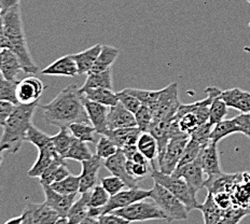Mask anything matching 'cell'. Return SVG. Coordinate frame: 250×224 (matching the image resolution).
Returning <instances> with one entry per match:
<instances>
[{
	"label": "cell",
	"mask_w": 250,
	"mask_h": 224,
	"mask_svg": "<svg viewBox=\"0 0 250 224\" xmlns=\"http://www.w3.org/2000/svg\"><path fill=\"white\" fill-rule=\"evenodd\" d=\"M46 123L56 127H68L74 123H88L80 87L70 84L61 91L53 101L40 106Z\"/></svg>",
	"instance_id": "obj_1"
},
{
	"label": "cell",
	"mask_w": 250,
	"mask_h": 224,
	"mask_svg": "<svg viewBox=\"0 0 250 224\" xmlns=\"http://www.w3.org/2000/svg\"><path fill=\"white\" fill-rule=\"evenodd\" d=\"M3 23V33L6 36L8 49L12 50L19 56L23 71L28 75H36L39 70L35 64L26 40L24 24L21 13V7L15 6L1 14Z\"/></svg>",
	"instance_id": "obj_2"
},
{
	"label": "cell",
	"mask_w": 250,
	"mask_h": 224,
	"mask_svg": "<svg viewBox=\"0 0 250 224\" xmlns=\"http://www.w3.org/2000/svg\"><path fill=\"white\" fill-rule=\"evenodd\" d=\"M39 106V102L29 105L15 106L14 110L7 119L2 126L3 133L0 138V151L10 152L12 154L18 153L25 142L26 134L29 127L33 125V118L36 109Z\"/></svg>",
	"instance_id": "obj_3"
},
{
	"label": "cell",
	"mask_w": 250,
	"mask_h": 224,
	"mask_svg": "<svg viewBox=\"0 0 250 224\" xmlns=\"http://www.w3.org/2000/svg\"><path fill=\"white\" fill-rule=\"evenodd\" d=\"M151 178L154 182H158L159 184L166 187L177 199L180 200L189 212L199 209L200 203L196 200V194L192 192L190 186L182 178H177L173 175H166L156 168L151 169Z\"/></svg>",
	"instance_id": "obj_4"
},
{
	"label": "cell",
	"mask_w": 250,
	"mask_h": 224,
	"mask_svg": "<svg viewBox=\"0 0 250 224\" xmlns=\"http://www.w3.org/2000/svg\"><path fill=\"white\" fill-rule=\"evenodd\" d=\"M150 199L165 213L168 222L184 221L189 218V211L182 202L158 182L153 183Z\"/></svg>",
	"instance_id": "obj_5"
},
{
	"label": "cell",
	"mask_w": 250,
	"mask_h": 224,
	"mask_svg": "<svg viewBox=\"0 0 250 224\" xmlns=\"http://www.w3.org/2000/svg\"><path fill=\"white\" fill-rule=\"evenodd\" d=\"M114 215H118L129 222H142L149 220H166L165 213L160 209L154 202H149L146 200L134 203L127 207L120 208L112 211Z\"/></svg>",
	"instance_id": "obj_6"
},
{
	"label": "cell",
	"mask_w": 250,
	"mask_h": 224,
	"mask_svg": "<svg viewBox=\"0 0 250 224\" xmlns=\"http://www.w3.org/2000/svg\"><path fill=\"white\" fill-rule=\"evenodd\" d=\"M181 102L178 98V83H170L169 85L162 88L158 102L151 107L153 113L154 122L169 121L174 119L178 111Z\"/></svg>",
	"instance_id": "obj_7"
},
{
	"label": "cell",
	"mask_w": 250,
	"mask_h": 224,
	"mask_svg": "<svg viewBox=\"0 0 250 224\" xmlns=\"http://www.w3.org/2000/svg\"><path fill=\"white\" fill-rule=\"evenodd\" d=\"M190 136L188 134L181 135L171 138L169 143L166 145L163 155L158 160L159 170L166 175H171L177 168L181 159V155L184 153L186 145L189 142Z\"/></svg>",
	"instance_id": "obj_8"
},
{
	"label": "cell",
	"mask_w": 250,
	"mask_h": 224,
	"mask_svg": "<svg viewBox=\"0 0 250 224\" xmlns=\"http://www.w3.org/2000/svg\"><path fill=\"white\" fill-rule=\"evenodd\" d=\"M151 196V189L145 190L140 187H128L127 190H122L118 194L110 197V200L107 203L106 206L101 208V213H108L112 212L120 208L127 207L134 203L143 201L146 199H150Z\"/></svg>",
	"instance_id": "obj_9"
},
{
	"label": "cell",
	"mask_w": 250,
	"mask_h": 224,
	"mask_svg": "<svg viewBox=\"0 0 250 224\" xmlns=\"http://www.w3.org/2000/svg\"><path fill=\"white\" fill-rule=\"evenodd\" d=\"M44 91L42 81L36 76H29L24 78L18 83L17 98L21 105H29L36 102H39V98Z\"/></svg>",
	"instance_id": "obj_10"
},
{
	"label": "cell",
	"mask_w": 250,
	"mask_h": 224,
	"mask_svg": "<svg viewBox=\"0 0 250 224\" xmlns=\"http://www.w3.org/2000/svg\"><path fill=\"white\" fill-rule=\"evenodd\" d=\"M171 175L174 177H177V178L184 179L188 183V185L190 186L192 192L195 194H197V192L204 187V183L206 180L204 179L205 173L197 160H195L194 162L176 168V170Z\"/></svg>",
	"instance_id": "obj_11"
},
{
	"label": "cell",
	"mask_w": 250,
	"mask_h": 224,
	"mask_svg": "<svg viewBox=\"0 0 250 224\" xmlns=\"http://www.w3.org/2000/svg\"><path fill=\"white\" fill-rule=\"evenodd\" d=\"M196 160L199 161L203 170L207 176V179H212L223 174L220 167V160H219V153L217 143H209L201 150V152Z\"/></svg>",
	"instance_id": "obj_12"
},
{
	"label": "cell",
	"mask_w": 250,
	"mask_h": 224,
	"mask_svg": "<svg viewBox=\"0 0 250 224\" xmlns=\"http://www.w3.org/2000/svg\"><path fill=\"white\" fill-rule=\"evenodd\" d=\"M104 161L100 156L94 154L91 159L82 162V169L80 176V190L79 193H85L91 191L97 183L98 171L104 166Z\"/></svg>",
	"instance_id": "obj_13"
},
{
	"label": "cell",
	"mask_w": 250,
	"mask_h": 224,
	"mask_svg": "<svg viewBox=\"0 0 250 224\" xmlns=\"http://www.w3.org/2000/svg\"><path fill=\"white\" fill-rule=\"evenodd\" d=\"M42 189L45 195V204L53 208L61 218H66L67 213L76 201L77 194H61L48 184H43Z\"/></svg>",
	"instance_id": "obj_14"
},
{
	"label": "cell",
	"mask_w": 250,
	"mask_h": 224,
	"mask_svg": "<svg viewBox=\"0 0 250 224\" xmlns=\"http://www.w3.org/2000/svg\"><path fill=\"white\" fill-rule=\"evenodd\" d=\"M126 156L124 155L121 149H119L116 154H113L109 159L105 160L104 167L110 171L113 176L121 178L124 181V183L126 184V187H136L138 186V181H136L128 175L126 170Z\"/></svg>",
	"instance_id": "obj_15"
},
{
	"label": "cell",
	"mask_w": 250,
	"mask_h": 224,
	"mask_svg": "<svg viewBox=\"0 0 250 224\" xmlns=\"http://www.w3.org/2000/svg\"><path fill=\"white\" fill-rule=\"evenodd\" d=\"M83 103L91 124L96 129V133L105 135L108 131L107 118L109 113V107L104 106L102 103L92 102L83 96Z\"/></svg>",
	"instance_id": "obj_16"
},
{
	"label": "cell",
	"mask_w": 250,
	"mask_h": 224,
	"mask_svg": "<svg viewBox=\"0 0 250 224\" xmlns=\"http://www.w3.org/2000/svg\"><path fill=\"white\" fill-rule=\"evenodd\" d=\"M217 96L225 102L229 108H233L241 113L250 112V92L239 88H231L227 91H217Z\"/></svg>",
	"instance_id": "obj_17"
},
{
	"label": "cell",
	"mask_w": 250,
	"mask_h": 224,
	"mask_svg": "<svg viewBox=\"0 0 250 224\" xmlns=\"http://www.w3.org/2000/svg\"><path fill=\"white\" fill-rule=\"evenodd\" d=\"M107 126L108 129L137 126L136 120H135V114L131 111H128L127 109L119 102L118 105L109 108Z\"/></svg>",
	"instance_id": "obj_18"
},
{
	"label": "cell",
	"mask_w": 250,
	"mask_h": 224,
	"mask_svg": "<svg viewBox=\"0 0 250 224\" xmlns=\"http://www.w3.org/2000/svg\"><path fill=\"white\" fill-rule=\"evenodd\" d=\"M41 75L55 77H76L79 75L78 66L72 55H65L54 61L52 64L40 71Z\"/></svg>",
	"instance_id": "obj_19"
},
{
	"label": "cell",
	"mask_w": 250,
	"mask_h": 224,
	"mask_svg": "<svg viewBox=\"0 0 250 224\" xmlns=\"http://www.w3.org/2000/svg\"><path fill=\"white\" fill-rule=\"evenodd\" d=\"M24 210L28 213L33 224H55L61 218L53 208L43 204H27Z\"/></svg>",
	"instance_id": "obj_20"
},
{
	"label": "cell",
	"mask_w": 250,
	"mask_h": 224,
	"mask_svg": "<svg viewBox=\"0 0 250 224\" xmlns=\"http://www.w3.org/2000/svg\"><path fill=\"white\" fill-rule=\"evenodd\" d=\"M57 159L62 158L56 152L53 144L51 143V144L48 145V147L39 150L38 159L34 163V165L31 166V168L28 170L27 175L29 177H33V178H40L41 175L44 173V170Z\"/></svg>",
	"instance_id": "obj_21"
},
{
	"label": "cell",
	"mask_w": 250,
	"mask_h": 224,
	"mask_svg": "<svg viewBox=\"0 0 250 224\" xmlns=\"http://www.w3.org/2000/svg\"><path fill=\"white\" fill-rule=\"evenodd\" d=\"M21 71H23L22 64L19 56L12 50L4 48L1 50V70L0 74L4 79L17 81V77Z\"/></svg>",
	"instance_id": "obj_22"
},
{
	"label": "cell",
	"mask_w": 250,
	"mask_h": 224,
	"mask_svg": "<svg viewBox=\"0 0 250 224\" xmlns=\"http://www.w3.org/2000/svg\"><path fill=\"white\" fill-rule=\"evenodd\" d=\"M140 134H142V132L139 131V128L135 126L118 129H108L105 135L116 143L119 149H122L129 144H137V140Z\"/></svg>",
	"instance_id": "obj_23"
},
{
	"label": "cell",
	"mask_w": 250,
	"mask_h": 224,
	"mask_svg": "<svg viewBox=\"0 0 250 224\" xmlns=\"http://www.w3.org/2000/svg\"><path fill=\"white\" fill-rule=\"evenodd\" d=\"M101 50H102V44H96L84 51L79 52V53L71 54L78 66L79 75H87L88 72L92 70Z\"/></svg>",
	"instance_id": "obj_24"
},
{
	"label": "cell",
	"mask_w": 250,
	"mask_h": 224,
	"mask_svg": "<svg viewBox=\"0 0 250 224\" xmlns=\"http://www.w3.org/2000/svg\"><path fill=\"white\" fill-rule=\"evenodd\" d=\"M82 95L87 100L102 103L104 106L113 107L119 103V98L117 93H114L113 90H108V88H80Z\"/></svg>",
	"instance_id": "obj_25"
},
{
	"label": "cell",
	"mask_w": 250,
	"mask_h": 224,
	"mask_svg": "<svg viewBox=\"0 0 250 224\" xmlns=\"http://www.w3.org/2000/svg\"><path fill=\"white\" fill-rule=\"evenodd\" d=\"M69 175H70L69 169L67 167L65 160L57 159L44 170V173L41 175L40 183L41 185L43 184L51 185L53 182L65 179L66 177H68Z\"/></svg>",
	"instance_id": "obj_26"
},
{
	"label": "cell",
	"mask_w": 250,
	"mask_h": 224,
	"mask_svg": "<svg viewBox=\"0 0 250 224\" xmlns=\"http://www.w3.org/2000/svg\"><path fill=\"white\" fill-rule=\"evenodd\" d=\"M137 148L140 153H143L146 158L148 159L149 162L152 166V169H155L154 161L158 160L159 156V148L158 143L154 136L149 132H145L140 134V136L137 140Z\"/></svg>",
	"instance_id": "obj_27"
},
{
	"label": "cell",
	"mask_w": 250,
	"mask_h": 224,
	"mask_svg": "<svg viewBox=\"0 0 250 224\" xmlns=\"http://www.w3.org/2000/svg\"><path fill=\"white\" fill-rule=\"evenodd\" d=\"M90 194L91 191L81 193L80 199L75 201L74 204H72L66 217L69 224H78L88 217V211H90V205H88Z\"/></svg>",
	"instance_id": "obj_28"
},
{
	"label": "cell",
	"mask_w": 250,
	"mask_h": 224,
	"mask_svg": "<svg viewBox=\"0 0 250 224\" xmlns=\"http://www.w3.org/2000/svg\"><path fill=\"white\" fill-rule=\"evenodd\" d=\"M120 54V50L114 48V46L110 45H103L102 44V50L100 52V54L97 56V60L94 64L92 70L88 72H101V71H105L109 68H111L112 65L114 64V61L118 59V56Z\"/></svg>",
	"instance_id": "obj_29"
},
{
	"label": "cell",
	"mask_w": 250,
	"mask_h": 224,
	"mask_svg": "<svg viewBox=\"0 0 250 224\" xmlns=\"http://www.w3.org/2000/svg\"><path fill=\"white\" fill-rule=\"evenodd\" d=\"M80 88H82V90H84V88H108V90H113L112 68L101 72L87 74L84 84Z\"/></svg>",
	"instance_id": "obj_30"
},
{
	"label": "cell",
	"mask_w": 250,
	"mask_h": 224,
	"mask_svg": "<svg viewBox=\"0 0 250 224\" xmlns=\"http://www.w3.org/2000/svg\"><path fill=\"white\" fill-rule=\"evenodd\" d=\"M236 133H239V127L235 119L222 120V121L213 125L210 134V142L218 144V143L221 142L222 139Z\"/></svg>",
	"instance_id": "obj_31"
},
{
	"label": "cell",
	"mask_w": 250,
	"mask_h": 224,
	"mask_svg": "<svg viewBox=\"0 0 250 224\" xmlns=\"http://www.w3.org/2000/svg\"><path fill=\"white\" fill-rule=\"evenodd\" d=\"M199 210L203 213L204 224H215L221 218L223 211H225L216 204L211 193H208L205 202L203 204H200Z\"/></svg>",
	"instance_id": "obj_32"
},
{
	"label": "cell",
	"mask_w": 250,
	"mask_h": 224,
	"mask_svg": "<svg viewBox=\"0 0 250 224\" xmlns=\"http://www.w3.org/2000/svg\"><path fill=\"white\" fill-rule=\"evenodd\" d=\"M75 137L72 136L68 127H61L60 132L54 136H51V142L55 151L64 159L67 151L69 150L71 143H74ZM65 160V159H64Z\"/></svg>",
	"instance_id": "obj_33"
},
{
	"label": "cell",
	"mask_w": 250,
	"mask_h": 224,
	"mask_svg": "<svg viewBox=\"0 0 250 224\" xmlns=\"http://www.w3.org/2000/svg\"><path fill=\"white\" fill-rule=\"evenodd\" d=\"M51 187L61 194H78L80 190V176L69 175L65 179L53 182Z\"/></svg>",
	"instance_id": "obj_34"
},
{
	"label": "cell",
	"mask_w": 250,
	"mask_h": 224,
	"mask_svg": "<svg viewBox=\"0 0 250 224\" xmlns=\"http://www.w3.org/2000/svg\"><path fill=\"white\" fill-rule=\"evenodd\" d=\"M94 154H92L90 148L87 147L86 143L80 142L75 138L74 143H71L69 150L67 151V153L65 154L64 159L65 160H74L78 161V162H83V161H86L88 159H91Z\"/></svg>",
	"instance_id": "obj_35"
},
{
	"label": "cell",
	"mask_w": 250,
	"mask_h": 224,
	"mask_svg": "<svg viewBox=\"0 0 250 224\" xmlns=\"http://www.w3.org/2000/svg\"><path fill=\"white\" fill-rule=\"evenodd\" d=\"M72 136L83 143H95L96 129L88 123H74L68 126Z\"/></svg>",
	"instance_id": "obj_36"
},
{
	"label": "cell",
	"mask_w": 250,
	"mask_h": 224,
	"mask_svg": "<svg viewBox=\"0 0 250 224\" xmlns=\"http://www.w3.org/2000/svg\"><path fill=\"white\" fill-rule=\"evenodd\" d=\"M217 91L218 87L213 86V93H215V97L210 103L209 107V121L212 125L219 123L222 120H225V117L228 114V106L222 100H220L217 96Z\"/></svg>",
	"instance_id": "obj_37"
},
{
	"label": "cell",
	"mask_w": 250,
	"mask_h": 224,
	"mask_svg": "<svg viewBox=\"0 0 250 224\" xmlns=\"http://www.w3.org/2000/svg\"><path fill=\"white\" fill-rule=\"evenodd\" d=\"M18 81H11L4 79L0 74V101L11 102L13 105H19L17 98Z\"/></svg>",
	"instance_id": "obj_38"
},
{
	"label": "cell",
	"mask_w": 250,
	"mask_h": 224,
	"mask_svg": "<svg viewBox=\"0 0 250 224\" xmlns=\"http://www.w3.org/2000/svg\"><path fill=\"white\" fill-rule=\"evenodd\" d=\"M248 215H250V209L234 206L223 211V215L215 224H238Z\"/></svg>",
	"instance_id": "obj_39"
},
{
	"label": "cell",
	"mask_w": 250,
	"mask_h": 224,
	"mask_svg": "<svg viewBox=\"0 0 250 224\" xmlns=\"http://www.w3.org/2000/svg\"><path fill=\"white\" fill-rule=\"evenodd\" d=\"M124 91H126L127 93L132 94L133 96H135L137 100L143 103V106H147V107H153L154 103L158 102L161 90L159 91H150V90H140V88H124Z\"/></svg>",
	"instance_id": "obj_40"
},
{
	"label": "cell",
	"mask_w": 250,
	"mask_h": 224,
	"mask_svg": "<svg viewBox=\"0 0 250 224\" xmlns=\"http://www.w3.org/2000/svg\"><path fill=\"white\" fill-rule=\"evenodd\" d=\"M25 142L33 143L35 147L38 148V150L48 147V145H50L52 143L51 136H49V135H46L43 132H41L40 129L36 127L34 124L31 125L27 134H26Z\"/></svg>",
	"instance_id": "obj_41"
},
{
	"label": "cell",
	"mask_w": 250,
	"mask_h": 224,
	"mask_svg": "<svg viewBox=\"0 0 250 224\" xmlns=\"http://www.w3.org/2000/svg\"><path fill=\"white\" fill-rule=\"evenodd\" d=\"M205 145H202L199 143H196L193 139H189L186 148L184 150V153L181 155V159L179 161V164L177 166V168L181 167V166H185L189 163L194 162L197 156H199L201 150L204 148ZM176 170V169H175Z\"/></svg>",
	"instance_id": "obj_42"
},
{
	"label": "cell",
	"mask_w": 250,
	"mask_h": 224,
	"mask_svg": "<svg viewBox=\"0 0 250 224\" xmlns=\"http://www.w3.org/2000/svg\"><path fill=\"white\" fill-rule=\"evenodd\" d=\"M135 120H136L137 127L142 133L149 132L151 126L154 122L153 113L150 107L142 106L139 110L135 113Z\"/></svg>",
	"instance_id": "obj_43"
},
{
	"label": "cell",
	"mask_w": 250,
	"mask_h": 224,
	"mask_svg": "<svg viewBox=\"0 0 250 224\" xmlns=\"http://www.w3.org/2000/svg\"><path fill=\"white\" fill-rule=\"evenodd\" d=\"M119 148L116 145L112 140L107 137L106 135H102L100 140L96 144V155L100 156L101 159L104 161L107 160L112 156L113 154H116L118 152Z\"/></svg>",
	"instance_id": "obj_44"
},
{
	"label": "cell",
	"mask_w": 250,
	"mask_h": 224,
	"mask_svg": "<svg viewBox=\"0 0 250 224\" xmlns=\"http://www.w3.org/2000/svg\"><path fill=\"white\" fill-rule=\"evenodd\" d=\"M110 194L104 189L102 184H96L91 190L88 205H90V208H103L104 206L107 205V203L110 200Z\"/></svg>",
	"instance_id": "obj_45"
},
{
	"label": "cell",
	"mask_w": 250,
	"mask_h": 224,
	"mask_svg": "<svg viewBox=\"0 0 250 224\" xmlns=\"http://www.w3.org/2000/svg\"><path fill=\"white\" fill-rule=\"evenodd\" d=\"M213 125L207 121L206 123L200 125L199 127H196L194 131L190 133V138L195 140L196 143H199L202 145H207L210 143V134L212 131Z\"/></svg>",
	"instance_id": "obj_46"
},
{
	"label": "cell",
	"mask_w": 250,
	"mask_h": 224,
	"mask_svg": "<svg viewBox=\"0 0 250 224\" xmlns=\"http://www.w3.org/2000/svg\"><path fill=\"white\" fill-rule=\"evenodd\" d=\"M152 168L150 163L148 164H140V163H135L131 160H127L126 162V170L128 175L134 178L136 181L143 180L149 175V168Z\"/></svg>",
	"instance_id": "obj_47"
},
{
	"label": "cell",
	"mask_w": 250,
	"mask_h": 224,
	"mask_svg": "<svg viewBox=\"0 0 250 224\" xmlns=\"http://www.w3.org/2000/svg\"><path fill=\"white\" fill-rule=\"evenodd\" d=\"M101 184L103 185L104 189L110 194V196L118 194L119 192H121L124 187L126 186V184L124 183V181L121 178H119V177L113 175L101 179Z\"/></svg>",
	"instance_id": "obj_48"
},
{
	"label": "cell",
	"mask_w": 250,
	"mask_h": 224,
	"mask_svg": "<svg viewBox=\"0 0 250 224\" xmlns=\"http://www.w3.org/2000/svg\"><path fill=\"white\" fill-rule=\"evenodd\" d=\"M117 95H118V98H119V102H121L122 105L125 108H126L128 111H131L134 114L136 113L140 109V107L143 106V103L140 102L136 97L133 96L132 94L127 93L126 91L122 90L121 92L117 93Z\"/></svg>",
	"instance_id": "obj_49"
},
{
	"label": "cell",
	"mask_w": 250,
	"mask_h": 224,
	"mask_svg": "<svg viewBox=\"0 0 250 224\" xmlns=\"http://www.w3.org/2000/svg\"><path fill=\"white\" fill-rule=\"evenodd\" d=\"M213 201H215L216 204L221 208L222 210H228L230 208L234 207V203L231 193L229 192H217V193L212 194Z\"/></svg>",
	"instance_id": "obj_50"
},
{
	"label": "cell",
	"mask_w": 250,
	"mask_h": 224,
	"mask_svg": "<svg viewBox=\"0 0 250 224\" xmlns=\"http://www.w3.org/2000/svg\"><path fill=\"white\" fill-rule=\"evenodd\" d=\"M234 119H235V121L239 127V133H242L247 138L250 139V112L241 113Z\"/></svg>",
	"instance_id": "obj_51"
},
{
	"label": "cell",
	"mask_w": 250,
	"mask_h": 224,
	"mask_svg": "<svg viewBox=\"0 0 250 224\" xmlns=\"http://www.w3.org/2000/svg\"><path fill=\"white\" fill-rule=\"evenodd\" d=\"M98 223L100 224H129L131 222L127 221L126 219L114 215L112 212L103 213L97 218Z\"/></svg>",
	"instance_id": "obj_52"
},
{
	"label": "cell",
	"mask_w": 250,
	"mask_h": 224,
	"mask_svg": "<svg viewBox=\"0 0 250 224\" xmlns=\"http://www.w3.org/2000/svg\"><path fill=\"white\" fill-rule=\"evenodd\" d=\"M14 108L15 105H13V103L0 101V127L3 126L4 123L7 121V119L14 110Z\"/></svg>",
	"instance_id": "obj_53"
},
{
	"label": "cell",
	"mask_w": 250,
	"mask_h": 224,
	"mask_svg": "<svg viewBox=\"0 0 250 224\" xmlns=\"http://www.w3.org/2000/svg\"><path fill=\"white\" fill-rule=\"evenodd\" d=\"M4 224H33V222H31V219L28 213L24 210L22 215L10 219V220L4 222Z\"/></svg>",
	"instance_id": "obj_54"
},
{
	"label": "cell",
	"mask_w": 250,
	"mask_h": 224,
	"mask_svg": "<svg viewBox=\"0 0 250 224\" xmlns=\"http://www.w3.org/2000/svg\"><path fill=\"white\" fill-rule=\"evenodd\" d=\"M121 150H122V152L124 153V155L126 156L127 160H132L133 156L138 152L137 144H129V145H126V147L122 148Z\"/></svg>",
	"instance_id": "obj_55"
},
{
	"label": "cell",
	"mask_w": 250,
	"mask_h": 224,
	"mask_svg": "<svg viewBox=\"0 0 250 224\" xmlns=\"http://www.w3.org/2000/svg\"><path fill=\"white\" fill-rule=\"evenodd\" d=\"M4 48H8V43H7V39L6 36H4L3 33V23H2V17L0 15V51Z\"/></svg>",
	"instance_id": "obj_56"
},
{
	"label": "cell",
	"mask_w": 250,
	"mask_h": 224,
	"mask_svg": "<svg viewBox=\"0 0 250 224\" xmlns=\"http://www.w3.org/2000/svg\"><path fill=\"white\" fill-rule=\"evenodd\" d=\"M20 1H21V0H3V2H2V13L8 11L9 9H11L15 6H20Z\"/></svg>",
	"instance_id": "obj_57"
},
{
	"label": "cell",
	"mask_w": 250,
	"mask_h": 224,
	"mask_svg": "<svg viewBox=\"0 0 250 224\" xmlns=\"http://www.w3.org/2000/svg\"><path fill=\"white\" fill-rule=\"evenodd\" d=\"M78 224H100V223H98L97 218L87 217V218H85V219H84V220L81 221L80 223H78Z\"/></svg>",
	"instance_id": "obj_58"
},
{
	"label": "cell",
	"mask_w": 250,
	"mask_h": 224,
	"mask_svg": "<svg viewBox=\"0 0 250 224\" xmlns=\"http://www.w3.org/2000/svg\"><path fill=\"white\" fill-rule=\"evenodd\" d=\"M55 224H69V222L67 220V218H60Z\"/></svg>",
	"instance_id": "obj_59"
},
{
	"label": "cell",
	"mask_w": 250,
	"mask_h": 224,
	"mask_svg": "<svg viewBox=\"0 0 250 224\" xmlns=\"http://www.w3.org/2000/svg\"><path fill=\"white\" fill-rule=\"evenodd\" d=\"M2 162H3V152L2 151H0V167H1Z\"/></svg>",
	"instance_id": "obj_60"
},
{
	"label": "cell",
	"mask_w": 250,
	"mask_h": 224,
	"mask_svg": "<svg viewBox=\"0 0 250 224\" xmlns=\"http://www.w3.org/2000/svg\"><path fill=\"white\" fill-rule=\"evenodd\" d=\"M247 1H248V2H249V3H250V0H247Z\"/></svg>",
	"instance_id": "obj_61"
}]
</instances>
